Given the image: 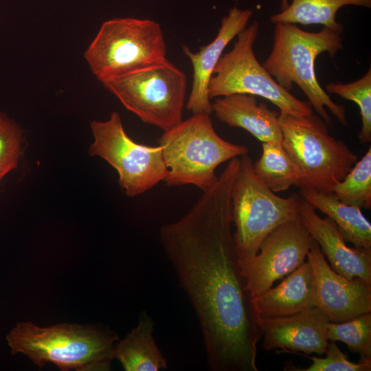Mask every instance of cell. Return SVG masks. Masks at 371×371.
<instances>
[{
    "label": "cell",
    "mask_w": 371,
    "mask_h": 371,
    "mask_svg": "<svg viewBox=\"0 0 371 371\" xmlns=\"http://www.w3.org/2000/svg\"><path fill=\"white\" fill-rule=\"evenodd\" d=\"M239 165L240 158L229 160L192 207L159 233L199 319L212 371H258L262 335L232 230V189Z\"/></svg>",
    "instance_id": "6da1fadb"
},
{
    "label": "cell",
    "mask_w": 371,
    "mask_h": 371,
    "mask_svg": "<svg viewBox=\"0 0 371 371\" xmlns=\"http://www.w3.org/2000/svg\"><path fill=\"white\" fill-rule=\"evenodd\" d=\"M275 24L272 50L262 66L286 91L296 84L327 124L331 126L332 120L325 107L346 126V107L331 100L319 85L315 71V61L319 54L328 52L333 58L342 48L341 33L326 27L319 32H309L293 23Z\"/></svg>",
    "instance_id": "7a4b0ae2"
},
{
    "label": "cell",
    "mask_w": 371,
    "mask_h": 371,
    "mask_svg": "<svg viewBox=\"0 0 371 371\" xmlns=\"http://www.w3.org/2000/svg\"><path fill=\"white\" fill-rule=\"evenodd\" d=\"M11 353H22L42 368L46 363L60 370H109L117 335L102 326L60 324L39 327L18 323L6 335Z\"/></svg>",
    "instance_id": "3957f363"
},
{
    "label": "cell",
    "mask_w": 371,
    "mask_h": 371,
    "mask_svg": "<svg viewBox=\"0 0 371 371\" xmlns=\"http://www.w3.org/2000/svg\"><path fill=\"white\" fill-rule=\"evenodd\" d=\"M159 145L168 169L166 185H192L203 192L217 181L215 171L219 165L249 153L247 146L221 138L206 113H193L164 131Z\"/></svg>",
    "instance_id": "277c9868"
},
{
    "label": "cell",
    "mask_w": 371,
    "mask_h": 371,
    "mask_svg": "<svg viewBox=\"0 0 371 371\" xmlns=\"http://www.w3.org/2000/svg\"><path fill=\"white\" fill-rule=\"evenodd\" d=\"M282 145L297 173L296 186L333 192L357 161L341 140L331 136L318 115L295 117L280 112Z\"/></svg>",
    "instance_id": "5b68a950"
},
{
    "label": "cell",
    "mask_w": 371,
    "mask_h": 371,
    "mask_svg": "<svg viewBox=\"0 0 371 371\" xmlns=\"http://www.w3.org/2000/svg\"><path fill=\"white\" fill-rule=\"evenodd\" d=\"M301 196L275 194L255 173L248 155L240 165L232 189L234 238L239 260L253 258L265 238L274 229L299 218Z\"/></svg>",
    "instance_id": "8992f818"
},
{
    "label": "cell",
    "mask_w": 371,
    "mask_h": 371,
    "mask_svg": "<svg viewBox=\"0 0 371 371\" xmlns=\"http://www.w3.org/2000/svg\"><path fill=\"white\" fill-rule=\"evenodd\" d=\"M85 58L100 82L162 62L167 58L161 27L147 19L106 21L85 50Z\"/></svg>",
    "instance_id": "52a82bcc"
},
{
    "label": "cell",
    "mask_w": 371,
    "mask_h": 371,
    "mask_svg": "<svg viewBox=\"0 0 371 371\" xmlns=\"http://www.w3.org/2000/svg\"><path fill=\"white\" fill-rule=\"evenodd\" d=\"M101 82L146 124L165 131L183 120L187 78L168 59Z\"/></svg>",
    "instance_id": "ba28073f"
},
{
    "label": "cell",
    "mask_w": 371,
    "mask_h": 371,
    "mask_svg": "<svg viewBox=\"0 0 371 371\" xmlns=\"http://www.w3.org/2000/svg\"><path fill=\"white\" fill-rule=\"evenodd\" d=\"M259 24L254 21L238 34L232 49L223 54L210 78L211 99L234 93L260 96L277 106L280 111L295 117L313 113L309 102H303L280 86L257 60L254 43Z\"/></svg>",
    "instance_id": "9c48e42d"
},
{
    "label": "cell",
    "mask_w": 371,
    "mask_h": 371,
    "mask_svg": "<svg viewBox=\"0 0 371 371\" xmlns=\"http://www.w3.org/2000/svg\"><path fill=\"white\" fill-rule=\"evenodd\" d=\"M93 141L88 153L106 161L118 174V183L128 196H137L164 181L168 169L162 148L139 144L126 133L121 116L113 111L106 121L90 124Z\"/></svg>",
    "instance_id": "30bf717a"
},
{
    "label": "cell",
    "mask_w": 371,
    "mask_h": 371,
    "mask_svg": "<svg viewBox=\"0 0 371 371\" xmlns=\"http://www.w3.org/2000/svg\"><path fill=\"white\" fill-rule=\"evenodd\" d=\"M312 242L299 217L271 231L253 258L239 260L250 299L265 292L274 282L299 267L304 262Z\"/></svg>",
    "instance_id": "8fae6325"
},
{
    "label": "cell",
    "mask_w": 371,
    "mask_h": 371,
    "mask_svg": "<svg viewBox=\"0 0 371 371\" xmlns=\"http://www.w3.org/2000/svg\"><path fill=\"white\" fill-rule=\"evenodd\" d=\"M306 256L314 278L315 306L330 322H342L371 312L370 284L359 278L348 280L335 271L313 240Z\"/></svg>",
    "instance_id": "7c38bea8"
},
{
    "label": "cell",
    "mask_w": 371,
    "mask_h": 371,
    "mask_svg": "<svg viewBox=\"0 0 371 371\" xmlns=\"http://www.w3.org/2000/svg\"><path fill=\"white\" fill-rule=\"evenodd\" d=\"M257 321L265 350L280 348L285 352L317 355L326 351L330 321L316 306L290 316L257 317Z\"/></svg>",
    "instance_id": "4fadbf2b"
},
{
    "label": "cell",
    "mask_w": 371,
    "mask_h": 371,
    "mask_svg": "<svg viewBox=\"0 0 371 371\" xmlns=\"http://www.w3.org/2000/svg\"><path fill=\"white\" fill-rule=\"evenodd\" d=\"M299 216L335 271L348 280L359 278L371 285V250L347 246L335 222L327 216L320 217L302 197Z\"/></svg>",
    "instance_id": "5bb4252c"
},
{
    "label": "cell",
    "mask_w": 371,
    "mask_h": 371,
    "mask_svg": "<svg viewBox=\"0 0 371 371\" xmlns=\"http://www.w3.org/2000/svg\"><path fill=\"white\" fill-rule=\"evenodd\" d=\"M253 14L251 9L232 8L224 16L215 38L209 44L201 47L193 52L183 45L184 54L190 59L193 67V80L186 108L192 114L212 113V102L208 94V87L214 69L228 43L244 30Z\"/></svg>",
    "instance_id": "9a60e30c"
},
{
    "label": "cell",
    "mask_w": 371,
    "mask_h": 371,
    "mask_svg": "<svg viewBox=\"0 0 371 371\" xmlns=\"http://www.w3.org/2000/svg\"><path fill=\"white\" fill-rule=\"evenodd\" d=\"M212 109L216 117L228 126L246 130L262 143L282 145L280 113L269 109L265 103L258 104L256 96L234 93L216 98Z\"/></svg>",
    "instance_id": "2e32d148"
},
{
    "label": "cell",
    "mask_w": 371,
    "mask_h": 371,
    "mask_svg": "<svg viewBox=\"0 0 371 371\" xmlns=\"http://www.w3.org/2000/svg\"><path fill=\"white\" fill-rule=\"evenodd\" d=\"M251 304L256 316L260 317L290 316L315 307V284L310 263L304 262L278 286L251 298Z\"/></svg>",
    "instance_id": "e0dca14e"
},
{
    "label": "cell",
    "mask_w": 371,
    "mask_h": 371,
    "mask_svg": "<svg viewBox=\"0 0 371 371\" xmlns=\"http://www.w3.org/2000/svg\"><path fill=\"white\" fill-rule=\"evenodd\" d=\"M300 194L335 222L346 241L371 250V225L360 208L341 202L333 192L300 189Z\"/></svg>",
    "instance_id": "ac0fdd59"
},
{
    "label": "cell",
    "mask_w": 371,
    "mask_h": 371,
    "mask_svg": "<svg viewBox=\"0 0 371 371\" xmlns=\"http://www.w3.org/2000/svg\"><path fill=\"white\" fill-rule=\"evenodd\" d=\"M153 331L152 318L145 312L141 313L137 326L115 344L113 359H117L126 371L166 369V359L156 344Z\"/></svg>",
    "instance_id": "d6986e66"
},
{
    "label": "cell",
    "mask_w": 371,
    "mask_h": 371,
    "mask_svg": "<svg viewBox=\"0 0 371 371\" xmlns=\"http://www.w3.org/2000/svg\"><path fill=\"white\" fill-rule=\"evenodd\" d=\"M371 8V0H292L289 6L272 15L271 22L293 24L322 25L342 33L343 26L336 21V14L345 5Z\"/></svg>",
    "instance_id": "ffe728a7"
},
{
    "label": "cell",
    "mask_w": 371,
    "mask_h": 371,
    "mask_svg": "<svg viewBox=\"0 0 371 371\" xmlns=\"http://www.w3.org/2000/svg\"><path fill=\"white\" fill-rule=\"evenodd\" d=\"M254 169L273 192L286 190L297 182V170L282 145L262 143V155L254 164Z\"/></svg>",
    "instance_id": "44dd1931"
},
{
    "label": "cell",
    "mask_w": 371,
    "mask_h": 371,
    "mask_svg": "<svg viewBox=\"0 0 371 371\" xmlns=\"http://www.w3.org/2000/svg\"><path fill=\"white\" fill-rule=\"evenodd\" d=\"M341 202L360 209L371 207V147L333 188Z\"/></svg>",
    "instance_id": "7402d4cb"
},
{
    "label": "cell",
    "mask_w": 371,
    "mask_h": 371,
    "mask_svg": "<svg viewBox=\"0 0 371 371\" xmlns=\"http://www.w3.org/2000/svg\"><path fill=\"white\" fill-rule=\"evenodd\" d=\"M329 341L346 344L360 356L359 361H371V312L342 322L328 324Z\"/></svg>",
    "instance_id": "603a6c76"
},
{
    "label": "cell",
    "mask_w": 371,
    "mask_h": 371,
    "mask_svg": "<svg viewBox=\"0 0 371 371\" xmlns=\"http://www.w3.org/2000/svg\"><path fill=\"white\" fill-rule=\"evenodd\" d=\"M328 93L337 94L355 102L359 107L361 129L359 138L363 144L371 142V69L361 78L347 84L330 83L326 86Z\"/></svg>",
    "instance_id": "cb8c5ba5"
},
{
    "label": "cell",
    "mask_w": 371,
    "mask_h": 371,
    "mask_svg": "<svg viewBox=\"0 0 371 371\" xmlns=\"http://www.w3.org/2000/svg\"><path fill=\"white\" fill-rule=\"evenodd\" d=\"M23 130L13 119L0 111V183L17 168L22 153Z\"/></svg>",
    "instance_id": "d4e9b609"
},
{
    "label": "cell",
    "mask_w": 371,
    "mask_h": 371,
    "mask_svg": "<svg viewBox=\"0 0 371 371\" xmlns=\"http://www.w3.org/2000/svg\"><path fill=\"white\" fill-rule=\"evenodd\" d=\"M301 356L308 358L312 363L306 369H295L301 371H370L371 361H359L355 363L348 359L337 344L329 341L326 357L319 358L309 357L298 353Z\"/></svg>",
    "instance_id": "484cf974"
},
{
    "label": "cell",
    "mask_w": 371,
    "mask_h": 371,
    "mask_svg": "<svg viewBox=\"0 0 371 371\" xmlns=\"http://www.w3.org/2000/svg\"><path fill=\"white\" fill-rule=\"evenodd\" d=\"M289 1L288 0H282L281 3V10H283L286 9L289 6Z\"/></svg>",
    "instance_id": "4316f807"
}]
</instances>
